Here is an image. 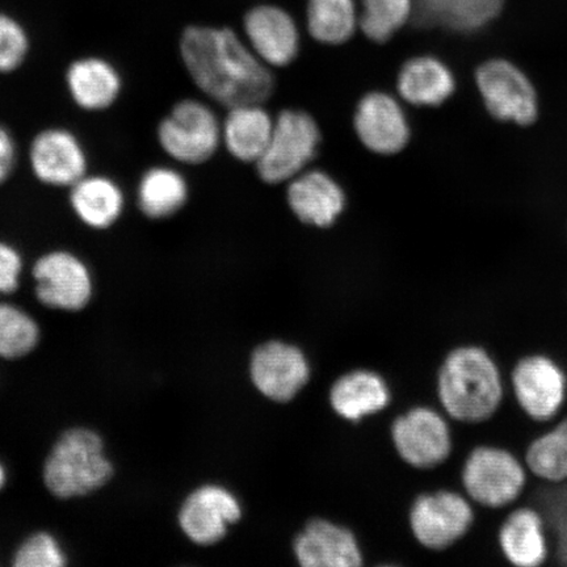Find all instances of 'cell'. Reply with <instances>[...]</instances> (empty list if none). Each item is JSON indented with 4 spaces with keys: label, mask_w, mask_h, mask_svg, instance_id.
I'll return each instance as SVG.
<instances>
[{
    "label": "cell",
    "mask_w": 567,
    "mask_h": 567,
    "mask_svg": "<svg viewBox=\"0 0 567 567\" xmlns=\"http://www.w3.org/2000/svg\"><path fill=\"white\" fill-rule=\"evenodd\" d=\"M181 52L196 86L219 104H261L272 94L271 71L228 28H187Z\"/></svg>",
    "instance_id": "cell-1"
},
{
    "label": "cell",
    "mask_w": 567,
    "mask_h": 567,
    "mask_svg": "<svg viewBox=\"0 0 567 567\" xmlns=\"http://www.w3.org/2000/svg\"><path fill=\"white\" fill-rule=\"evenodd\" d=\"M436 390L445 414L466 424L491 420L505 396L499 365L477 344L458 346L446 353Z\"/></svg>",
    "instance_id": "cell-2"
},
{
    "label": "cell",
    "mask_w": 567,
    "mask_h": 567,
    "mask_svg": "<svg viewBox=\"0 0 567 567\" xmlns=\"http://www.w3.org/2000/svg\"><path fill=\"white\" fill-rule=\"evenodd\" d=\"M113 473L102 437L87 429H73L53 446L45 461L44 481L49 492L69 499L99 491Z\"/></svg>",
    "instance_id": "cell-3"
},
{
    "label": "cell",
    "mask_w": 567,
    "mask_h": 567,
    "mask_svg": "<svg viewBox=\"0 0 567 567\" xmlns=\"http://www.w3.org/2000/svg\"><path fill=\"white\" fill-rule=\"evenodd\" d=\"M461 481L467 498L478 506L505 508L520 498L527 484L526 465L513 452L480 445L467 455Z\"/></svg>",
    "instance_id": "cell-4"
},
{
    "label": "cell",
    "mask_w": 567,
    "mask_h": 567,
    "mask_svg": "<svg viewBox=\"0 0 567 567\" xmlns=\"http://www.w3.org/2000/svg\"><path fill=\"white\" fill-rule=\"evenodd\" d=\"M321 141L313 117L302 111H284L274 123L271 138L257 168L269 184L292 181L313 161Z\"/></svg>",
    "instance_id": "cell-5"
},
{
    "label": "cell",
    "mask_w": 567,
    "mask_h": 567,
    "mask_svg": "<svg viewBox=\"0 0 567 567\" xmlns=\"http://www.w3.org/2000/svg\"><path fill=\"white\" fill-rule=\"evenodd\" d=\"M474 519L471 499L452 491L422 494L410 509L411 532L430 550H445L463 540Z\"/></svg>",
    "instance_id": "cell-6"
},
{
    "label": "cell",
    "mask_w": 567,
    "mask_h": 567,
    "mask_svg": "<svg viewBox=\"0 0 567 567\" xmlns=\"http://www.w3.org/2000/svg\"><path fill=\"white\" fill-rule=\"evenodd\" d=\"M221 138L215 112L196 101L177 103L158 127L163 151L186 165H198L212 158Z\"/></svg>",
    "instance_id": "cell-7"
},
{
    "label": "cell",
    "mask_w": 567,
    "mask_h": 567,
    "mask_svg": "<svg viewBox=\"0 0 567 567\" xmlns=\"http://www.w3.org/2000/svg\"><path fill=\"white\" fill-rule=\"evenodd\" d=\"M476 82L491 115L499 122L526 126L538 115L534 84L523 71L506 60H492L478 68Z\"/></svg>",
    "instance_id": "cell-8"
},
{
    "label": "cell",
    "mask_w": 567,
    "mask_h": 567,
    "mask_svg": "<svg viewBox=\"0 0 567 567\" xmlns=\"http://www.w3.org/2000/svg\"><path fill=\"white\" fill-rule=\"evenodd\" d=\"M509 380L517 405L532 421L550 422L565 405L567 375L547 354L530 353L517 360Z\"/></svg>",
    "instance_id": "cell-9"
},
{
    "label": "cell",
    "mask_w": 567,
    "mask_h": 567,
    "mask_svg": "<svg viewBox=\"0 0 567 567\" xmlns=\"http://www.w3.org/2000/svg\"><path fill=\"white\" fill-rule=\"evenodd\" d=\"M392 437L401 458L416 470L442 465L453 451L449 422L431 408H415L396 417Z\"/></svg>",
    "instance_id": "cell-10"
},
{
    "label": "cell",
    "mask_w": 567,
    "mask_h": 567,
    "mask_svg": "<svg viewBox=\"0 0 567 567\" xmlns=\"http://www.w3.org/2000/svg\"><path fill=\"white\" fill-rule=\"evenodd\" d=\"M35 296L45 307L78 311L87 307L92 279L86 265L65 250L42 255L33 267Z\"/></svg>",
    "instance_id": "cell-11"
},
{
    "label": "cell",
    "mask_w": 567,
    "mask_h": 567,
    "mask_svg": "<svg viewBox=\"0 0 567 567\" xmlns=\"http://www.w3.org/2000/svg\"><path fill=\"white\" fill-rule=\"evenodd\" d=\"M32 172L52 187H71L87 174V155L76 138L63 127H48L35 134L30 147Z\"/></svg>",
    "instance_id": "cell-12"
},
{
    "label": "cell",
    "mask_w": 567,
    "mask_h": 567,
    "mask_svg": "<svg viewBox=\"0 0 567 567\" xmlns=\"http://www.w3.org/2000/svg\"><path fill=\"white\" fill-rule=\"evenodd\" d=\"M353 124L361 144L375 154H399L409 144L406 113L384 92H372L361 99Z\"/></svg>",
    "instance_id": "cell-13"
},
{
    "label": "cell",
    "mask_w": 567,
    "mask_h": 567,
    "mask_svg": "<svg viewBox=\"0 0 567 567\" xmlns=\"http://www.w3.org/2000/svg\"><path fill=\"white\" fill-rule=\"evenodd\" d=\"M309 374L308 360L295 346L268 342L252 354V382L269 400H292L307 384Z\"/></svg>",
    "instance_id": "cell-14"
},
{
    "label": "cell",
    "mask_w": 567,
    "mask_h": 567,
    "mask_svg": "<svg viewBox=\"0 0 567 567\" xmlns=\"http://www.w3.org/2000/svg\"><path fill=\"white\" fill-rule=\"evenodd\" d=\"M236 496L217 485H205L183 503L179 523L189 540L198 545L216 544L225 537L230 524L239 520Z\"/></svg>",
    "instance_id": "cell-15"
},
{
    "label": "cell",
    "mask_w": 567,
    "mask_h": 567,
    "mask_svg": "<svg viewBox=\"0 0 567 567\" xmlns=\"http://www.w3.org/2000/svg\"><path fill=\"white\" fill-rule=\"evenodd\" d=\"M244 24L254 53L266 65L284 68L299 54V28L292 17L280 7H254L246 13Z\"/></svg>",
    "instance_id": "cell-16"
},
{
    "label": "cell",
    "mask_w": 567,
    "mask_h": 567,
    "mask_svg": "<svg viewBox=\"0 0 567 567\" xmlns=\"http://www.w3.org/2000/svg\"><path fill=\"white\" fill-rule=\"evenodd\" d=\"M288 203L301 223L329 228L342 215L346 196L331 176L315 169L290 181Z\"/></svg>",
    "instance_id": "cell-17"
},
{
    "label": "cell",
    "mask_w": 567,
    "mask_h": 567,
    "mask_svg": "<svg viewBox=\"0 0 567 567\" xmlns=\"http://www.w3.org/2000/svg\"><path fill=\"white\" fill-rule=\"evenodd\" d=\"M295 553L305 567H354L363 564L357 538L349 529L328 520L310 522L297 536Z\"/></svg>",
    "instance_id": "cell-18"
},
{
    "label": "cell",
    "mask_w": 567,
    "mask_h": 567,
    "mask_svg": "<svg viewBox=\"0 0 567 567\" xmlns=\"http://www.w3.org/2000/svg\"><path fill=\"white\" fill-rule=\"evenodd\" d=\"M413 3L417 24L473 33L501 16L505 0H413Z\"/></svg>",
    "instance_id": "cell-19"
},
{
    "label": "cell",
    "mask_w": 567,
    "mask_h": 567,
    "mask_svg": "<svg viewBox=\"0 0 567 567\" xmlns=\"http://www.w3.org/2000/svg\"><path fill=\"white\" fill-rule=\"evenodd\" d=\"M498 547L503 557L516 567L542 566L549 556L542 515L530 507L516 508L499 528Z\"/></svg>",
    "instance_id": "cell-20"
},
{
    "label": "cell",
    "mask_w": 567,
    "mask_h": 567,
    "mask_svg": "<svg viewBox=\"0 0 567 567\" xmlns=\"http://www.w3.org/2000/svg\"><path fill=\"white\" fill-rule=\"evenodd\" d=\"M66 84L74 103L90 112L110 109L116 103L123 87L116 68L97 56L71 62L66 71Z\"/></svg>",
    "instance_id": "cell-21"
},
{
    "label": "cell",
    "mask_w": 567,
    "mask_h": 567,
    "mask_svg": "<svg viewBox=\"0 0 567 567\" xmlns=\"http://www.w3.org/2000/svg\"><path fill=\"white\" fill-rule=\"evenodd\" d=\"M69 202L84 225L105 230L122 217L125 198L122 188L111 177L86 175L70 187Z\"/></svg>",
    "instance_id": "cell-22"
},
{
    "label": "cell",
    "mask_w": 567,
    "mask_h": 567,
    "mask_svg": "<svg viewBox=\"0 0 567 567\" xmlns=\"http://www.w3.org/2000/svg\"><path fill=\"white\" fill-rule=\"evenodd\" d=\"M403 101L416 106H437L453 95L455 76L441 60L431 55L416 56L402 66L396 83Z\"/></svg>",
    "instance_id": "cell-23"
},
{
    "label": "cell",
    "mask_w": 567,
    "mask_h": 567,
    "mask_svg": "<svg viewBox=\"0 0 567 567\" xmlns=\"http://www.w3.org/2000/svg\"><path fill=\"white\" fill-rule=\"evenodd\" d=\"M260 105L233 106L226 116L221 134L234 158L257 163L265 153L275 122Z\"/></svg>",
    "instance_id": "cell-24"
},
{
    "label": "cell",
    "mask_w": 567,
    "mask_h": 567,
    "mask_svg": "<svg viewBox=\"0 0 567 567\" xmlns=\"http://www.w3.org/2000/svg\"><path fill=\"white\" fill-rule=\"evenodd\" d=\"M331 406L344 420L358 422L384 410L390 392L384 379L371 371H354L340 378L330 393Z\"/></svg>",
    "instance_id": "cell-25"
},
{
    "label": "cell",
    "mask_w": 567,
    "mask_h": 567,
    "mask_svg": "<svg viewBox=\"0 0 567 567\" xmlns=\"http://www.w3.org/2000/svg\"><path fill=\"white\" fill-rule=\"evenodd\" d=\"M188 187L184 177L168 167H153L142 175L137 202L147 218L165 219L175 215L186 204Z\"/></svg>",
    "instance_id": "cell-26"
},
{
    "label": "cell",
    "mask_w": 567,
    "mask_h": 567,
    "mask_svg": "<svg viewBox=\"0 0 567 567\" xmlns=\"http://www.w3.org/2000/svg\"><path fill=\"white\" fill-rule=\"evenodd\" d=\"M307 18L311 38L328 45L344 44L359 24L353 0H308Z\"/></svg>",
    "instance_id": "cell-27"
},
{
    "label": "cell",
    "mask_w": 567,
    "mask_h": 567,
    "mask_svg": "<svg viewBox=\"0 0 567 567\" xmlns=\"http://www.w3.org/2000/svg\"><path fill=\"white\" fill-rule=\"evenodd\" d=\"M527 471L549 484L567 481V417L527 446Z\"/></svg>",
    "instance_id": "cell-28"
},
{
    "label": "cell",
    "mask_w": 567,
    "mask_h": 567,
    "mask_svg": "<svg viewBox=\"0 0 567 567\" xmlns=\"http://www.w3.org/2000/svg\"><path fill=\"white\" fill-rule=\"evenodd\" d=\"M361 31L374 42H386L413 18V0H361Z\"/></svg>",
    "instance_id": "cell-29"
},
{
    "label": "cell",
    "mask_w": 567,
    "mask_h": 567,
    "mask_svg": "<svg viewBox=\"0 0 567 567\" xmlns=\"http://www.w3.org/2000/svg\"><path fill=\"white\" fill-rule=\"evenodd\" d=\"M38 323L13 305L0 303V357L19 359L32 352L38 346Z\"/></svg>",
    "instance_id": "cell-30"
},
{
    "label": "cell",
    "mask_w": 567,
    "mask_h": 567,
    "mask_svg": "<svg viewBox=\"0 0 567 567\" xmlns=\"http://www.w3.org/2000/svg\"><path fill=\"white\" fill-rule=\"evenodd\" d=\"M28 51L30 41L23 27L0 13V73L9 74L23 65Z\"/></svg>",
    "instance_id": "cell-31"
},
{
    "label": "cell",
    "mask_w": 567,
    "mask_h": 567,
    "mask_svg": "<svg viewBox=\"0 0 567 567\" xmlns=\"http://www.w3.org/2000/svg\"><path fill=\"white\" fill-rule=\"evenodd\" d=\"M13 565L17 567H62L66 565V558L54 537L41 532L21 545L16 559H13Z\"/></svg>",
    "instance_id": "cell-32"
},
{
    "label": "cell",
    "mask_w": 567,
    "mask_h": 567,
    "mask_svg": "<svg viewBox=\"0 0 567 567\" xmlns=\"http://www.w3.org/2000/svg\"><path fill=\"white\" fill-rule=\"evenodd\" d=\"M21 269L23 259L17 248L0 240V293L16 292Z\"/></svg>",
    "instance_id": "cell-33"
},
{
    "label": "cell",
    "mask_w": 567,
    "mask_h": 567,
    "mask_svg": "<svg viewBox=\"0 0 567 567\" xmlns=\"http://www.w3.org/2000/svg\"><path fill=\"white\" fill-rule=\"evenodd\" d=\"M18 148L16 140L7 127L0 124V186L10 179L16 168Z\"/></svg>",
    "instance_id": "cell-34"
},
{
    "label": "cell",
    "mask_w": 567,
    "mask_h": 567,
    "mask_svg": "<svg viewBox=\"0 0 567 567\" xmlns=\"http://www.w3.org/2000/svg\"><path fill=\"white\" fill-rule=\"evenodd\" d=\"M4 478H6V476H4V471H3L2 465H0V487H2V486H3V484H4Z\"/></svg>",
    "instance_id": "cell-35"
}]
</instances>
